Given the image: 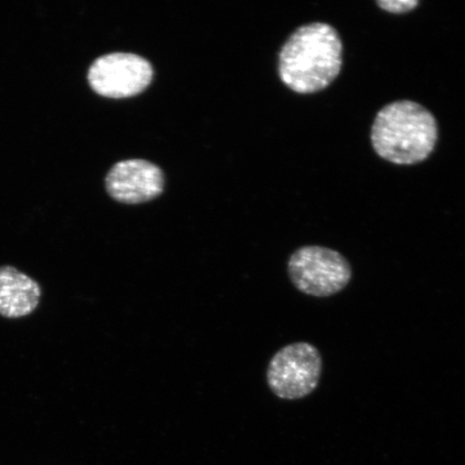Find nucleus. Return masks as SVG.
<instances>
[{
  "instance_id": "1",
  "label": "nucleus",
  "mask_w": 465,
  "mask_h": 465,
  "mask_svg": "<svg viewBox=\"0 0 465 465\" xmlns=\"http://www.w3.org/2000/svg\"><path fill=\"white\" fill-rule=\"evenodd\" d=\"M342 66V43L327 23H311L291 35L279 54L278 72L289 89L312 94L328 87Z\"/></svg>"
},
{
  "instance_id": "2",
  "label": "nucleus",
  "mask_w": 465,
  "mask_h": 465,
  "mask_svg": "<svg viewBox=\"0 0 465 465\" xmlns=\"http://www.w3.org/2000/svg\"><path fill=\"white\" fill-rule=\"evenodd\" d=\"M439 139L435 116L422 104L398 101L377 114L371 141L381 159L398 165H412L427 160Z\"/></svg>"
},
{
  "instance_id": "3",
  "label": "nucleus",
  "mask_w": 465,
  "mask_h": 465,
  "mask_svg": "<svg viewBox=\"0 0 465 465\" xmlns=\"http://www.w3.org/2000/svg\"><path fill=\"white\" fill-rule=\"evenodd\" d=\"M288 274L302 293L327 298L341 292L351 282L352 270L347 259L333 249L302 247L291 255Z\"/></svg>"
},
{
  "instance_id": "4",
  "label": "nucleus",
  "mask_w": 465,
  "mask_h": 465,
  "mask_svg": "<svg viewBox=\"0 0 465 465\" xmlns=\"http://www.w3.org/2000/svg\"><path fill=\"white\" fill-rule=\"evenodd\" d=\"M322 371L318 349L308 342H294L272 358L267 366V385L279 399H303L317 388Z\"/></svg>"
},
{
  "instance_id": "5",
  "label": "nucleus",
  "mask_w": 465,
  "mask_h": 465,
  "mask_svg": "<svg viewBox=\"0 0 465 465\" xmlns=\"http://www.w3.org/2000/svg\"><path fill=\"white\" fill-rule=\"evenodd\" d=\"M153 78V68L148 60L124 52L96 58L87 72L93 91L109 98L137 95L147 89Z\"/></svg>"
},
{
  "instance_id": "6",
  "label": "nucleus",
  "mask_w": 465,
  "mask_h": 465,
  "mask_svg": "<svg viewBox=\"0 0 465 465\" xmlns=\"http://www.w3.org/2000/svg\"><path fill=\"white\" fill-rule=\"evenodd\" d=\"M106 189L115 201L142 203L162 193L164 190V174L159 166L148 161H122L109 171Z\"/></svg>"
},
{
  "instance_id": "7",
  "label": "nucleus",
  "mask_w": 465,
  "mask_h": 465,
  "mask_svg": "<svg viewBox=\"0 0 465 465\" xmlns=\"http://www.w3.org/2000/svg\"><path fill=\"white\" fill-rule=\"evenodd\" d=\"M43 288L36 279L13 265L0 266V317L21 319L37 311Z\"/></svg>"
},
{
  "instance_id": "8",
  "label": "nucleus",
  "mask_w": 465,
  "mask_h": 465,
  "mask_svg": "<svg viewBox=\"0 0 465 465\" xmlns=\"http://www.w3.org/2000/svg\"><path fill=\"white\" fill-rule=\"evenodd\" d=\"M377 5L388 13L401 15L414 10L420 2L418 0H378Z\"/></svg>"
}]
</instances>
